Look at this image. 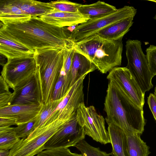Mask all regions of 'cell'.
<instances>
[{
    "label": "cell",
    "instance_id": "obj_1",
    "mask_svg": "<svg viewBox=\"0 0 156 156\" xmlns=\"http://www.w3.org/2000/svg\"><path fill=\"white\" fill-rule=\"evenodd\" d=\"M0 28L13 39L35 51L36 49L63 48L71 40L64 27L48 23L38 17L23 22L3 24Z\"/></svg>",
    "mask_w": 156,
    "mask_h": 156
},
{
    "label": "cell",
    "instance_id": "obj_2",
    "mask_svg": "<svg viewBox=\"0 0 156 156\" xmlns=\"http://www.w3.org/2000/svg\"><path fill=\"white\" fill-rule=\"evenodd\" d=\"M104 103L108 125L114 124L126 134L141 135L146 124L143 108L138 106L118 84L109 81Z\"/></svg>",
    "mask_w": 156,
    "mask_h": 156
},
{
    "label": "cell",
    "instance_id": "obj_3",
    "mask_svg": "<svg viewBox=\"0 0 156 156\" xmlns=\"http://www.w3.org/2000/svg\"><path fill=\"white\" fill-rule=\"evenodd\" d=\"M122 40H109L96 34L74 43L75 50L86 56L103 74L121 65Z\"/></svg>",
    "mask_w": 156,
    "mask_h": 156
},
{
    "label": "cell",
    "instance_id": "obj_4",
    "mask_svg": "<svg viewBox=\"0 0 156 156\" xmlns=\"http://www.w3.org/2000/svg\"><path fill=\"white\" fill-rule=\"evenodd\" d=\"M63 48H50L35 51L36 73L44 104L51 100L55 86L62 68Z\"/></svg>",
    "mask_w": 156,
    "mask_h": 156
},
{
    "label": "cell",
    "instance_id": "obj_5",
    "mask_svg": "<svg viewBox=\"0 0 156 156\" xmlns=\"http://www.w3.org/2000/svg\"><path fill=\"white\" fill-rule=\"evenodd\" d=\"M59 111H53L41 126L28 137L22 138L10 151L8 156H34L43 151L44 145L64 125L70 120L62 118Z\"/></svg>",
    "mask_w": 156,
    "mask_h": 156
},
{
    "label": "cell",
    "instance_id": "obj_6",
    "mask_svg": "<svg viewBox=\"0 0 156 156\" xmlns=\"http://www.w3.org/2000/svg\"><path fill=\"white\" fill-rule=\"evenodd\" d=\"M126 67L139 85L143 93L149 91L153 85V77L150 70L146 57L141 48V43L137 40L129 39L126 42Z\"/></svg>",
    "mask_w": 156,
    "mask_h": 156
},
{
    "label": "cell",
    "instance_id": "obj_7",
    "mask_svg": "<svg viewBox=\"0 0 156 156\" xmlns=\"http://www.w3.org/2000/svg\"><path fill=\"white\" fill-rule=\"evenodd\" d=\"M136 12L134 7L126 5L109 14L89 19L76 27L71 33L69 38L74 43L79 42L113 23L127 18L134 17Z\"/></svg>",
    "mask_w": 156,
    "mask_h": 156
},
{
    "label": "cell",
    "instance_id": "obj_8",
    "mask_svg": "<svg viewBox=\"0 0 156 156\" xmlns=\"http://www.w3.org/2000/svg\"><path fill=\"white\" fill-rule=\"evenodd\" d=\"M76 118L86 135L101 144L110 143L108 133L105 127V119L97 112L94 106L87 107L84 102L81 103L77 111Z\"/></svg>",
    "mask_w": 156,
    "mask_h": 156
},
{
    "label": "cell",
    "instance_id": "obj_9",
    "mask_svg": "<svg viewBox=\"0 0 156 156\" xmlns=\"http://www.w3.org/2000/svg\"><path fill=\"white\" fill-rule=\"evenodd\" d=\"M36 63L34 54L25 57L7 59L3 66L1 76L13 90L36 73Z\"/></svg>",
    "mask_w": 156,
    "mask_h": 156
},
{
    "label": "cell",
    "instance_id": "obj_10",
    "mask_svg": "<svg viewBox=\"0 0 156 156\" xmlns=\"http://www.w3.org/2000/svg\"><path fill=\"white\" fill-rule=\"evenodd\" d=\"M85 135L84 129L78 123L76 115L50 138L45 144L44 149L75 147L84 140Z\"/></svg>",
    "mask_w": 156,
    "mask_h": 156
},
{
    "label": "cell",
    "instance_id": "obj_11",
    "mask_svg": "<svg viewBox=\"0 0 156 156\" xmlns=\"http://www.w3.org/2000/svg\"><path fill=\"white\" fill-rule=\"evenodd\" d=\"M109 80L119 85L134 102L143 108L144 94L126 67H116L109 72L107 77Z\"/></svg>",
    "mask_w": 156,
    "mask_h": 156
},
{
    "label": "cell",
    "instance_id": "obj_12",
    "mask_svg": "<svg viewBox=\"0 0 156 156\" xmlns=\"http://www.w3.org/2000/svg\"><path fill=\"white\" fill-rule=\"evenodd\" d=\"M42 103L40 86L36 71L35 74L13 90L10 105Z\"/></svg>",
    "mask_w": 156,
    "mask_h": 156
},
{
    "label": "cell",
    "instance_id": "obj_13",
    "mask_svg": "<svg viewBox=\"0 0 156 156\" xmlns=\"http://www.w3.org/2000/svg\"><path fill=\"white\" fill-rule=\"evenodd\" d=\"M41 104L11 105L0 108V116H8L16 119L17 125L35 119L41 110Z\"/></svg>",
    "mask_w": 156,
    "mask_h": 156
},
{
    "label": "cell",
    "instance_id": "obj_14",
    "mask_svg": "<svg viewBox=\"0 0 156 156\" xmlns=\"http://www.w3.org/2000/svg\"><path fill=\"white\" fill-rule=\"evenodd\" d=\"M43 21L59 27H72L84 23L89 18L79 12H65L54 10L38 17Z\"/></svg>",
    "mask_w": 156,
    "mask_h": 156
},
{
    "label": "cell",
    "instance_id": "obj_15",
    "mask_svg": "<svg viewBox=\"0 0 156 156\" xmlns=\"http://www.w3.org/2000/svg\"><path fill=\"white\" fill-rule=\"evenodd\" d=\"M34 51L16 41L0 29V53L7 59L33 56Z\"/></svg>",
    "mask_w": 156,
    "mask_h": 156
},
{
    "label": "cell",
    "instance_id": "obj_16",
    "mask_svg": "<svg viewBox=\"0 0 156 156\" xmlns=\"http://www.w3.org/2000/svg\"><path fill=\"white\" fill-rule=\"evenodd\" d=\"M96 69V66L86 56L75 49L70 70L71 87L83 76L87 75Z\"/></svg>",
    "mask_w": 156,
    "mask_h": 156
},
{
    "label": "cell",
    "instance_id": "obj_17",
    "mask_svg": "<svg viewBox=\"0 0 156 156\" xmlns=\"http://www.w3.org/2000/svg\"><path fill=\"white\" fill-rule=\"evenodd\" d=\"M133 18H127L113 23L99 30L95 34L109 40H122L132 25Z\"/></svg>",
    "mask_w": 156,
    "mask_h": 156
},
{
    "label": "cell",
    "instance_id": "obj_18",
    "mask_svg": "<svg viewBox=\"0 0 156 156\" xmlns=\"http://www.w3.org/2000/svg\"><path fill=\"white\" fill-rule=\"evenodd\" d=\"M31 17L24 13L10 0H1L0 20L3 24L20 23L27 20Z\"/></svg>",
    "mask_w": 156,
    "mask_h": 156
},
{
    "label": "cell",
    "instance_id": "obj_19",
    "mask_svg": "<svg viewBox=\"0 0 156 156\" xmlns=\"http://www.w3.org/2000/svg\"><path fill=\"white\" fill-rule=\"evenodd\" d=\"M108 131L112 147L113 156H128L126 135L120 128L114 124L108 125Z\"/></svg>",
    "mask_w": 156,
    "mask_h": 156
},
{
    "label": "cell",
    "instance_id": "obj_20",
    "mask_svg": "<svg viewBox=\"0 0 156 156\" xmlns=\"http://www.w3.org/2000/svg\"><path fill=\"white\" fill-rule=\"evenodd\" d=\"M25 14L31 17H38L49 13L54 9L49 2L34 0H10Z\"/></svg>",
    "mask_w": 156,
    "mask_h": 156
},
{
    "label": "cell",
    "instance_id": "obj_21",
    "mask_svg": "<svg viewBox=\"0 0 156 156\" xmlns=\"http://www.w3.org/2000/svg\"><path fill=\"white\" fill-rule=\"evenodd\" d=\"M78 9L81 14L89 19H93L109 14L116 11L117 9L112 5L98 1L90 4H80Z\"/></svg>",
    "mask_w": 156,
    "mask_h": 156
},
{
    "label": "cell",
    "instance_id": "obj_22",
    "mask_svg": "<svg viewBox=\"0 0 156 156\" xmlns=\"http://www.w3.org/2000/svg\"><path fill=\"white\" fill-rule=\"evenodd\" d=\"M128 156H148L150 153L149 147L138 133L126 134Z\"/></svg>",
    "mask_w": 156,
    "mask_h": 156
},
{
    "label": "cell",
    "instance_id": "obj_23",
    "mask_svg": "<svg viewBox=\"0 0 156 156\" xmlns=\"http://www.w3.org/2000/svg\"><path fill=\"white\" fill-rule=\"evenodd\" d=\"M71 75L67 74L62 68L55 86L51 99L56 100L64 97L71 87Z\"/></svg>",
    "mask_w": 156,
    "mask_h": 156
},
{
    "label": "cell",
    "instance_id": "obj_24",
    "mask_svg": "<svg viewBox=\"0 0 156 156\" xmlns=\"http://www.w3.org/2000/svg\"><path fill=\"white\" fill-rule=\"evenodd\" d=\"M15 127L0 128V149H11L20 140Z\"/></svg>",
    "mask_w": 156,
    "mask_h": 156
},
{
    "label": "cell",
    "instance_id": "obj_25",
    "mask_svg": "<svg viewBox=\"0 0 156 156\" xmlns=\"http://www.w3.org/2000/svg\"><path fill=\"white\" fill-rule=\"evenodd\" d=\"M63 98L56 100L51 99L45 104L43 103L40 111L36 119L35 129L41 126L49 118Z\"/></svg>",
    "mask_w": 156,
    "mask_h": 156
},
{
    "label": "cell",
    "instance_id": "obj_26",
    "mask_svg": "<svg viewBox=\"0 0 156 156\" xmlns=\"http://www.w3.org/2000/svg\"><path fill=\"white\" fill-rule=\"evenodd\" d=\"M82 156H110L111 154L102 151L98 147L92 146L84 140L78 143L75 146Z\"/></svg>",
    "mask_w": 156,
    "mask_h": 156
},
{
    "label": "cell",
    "instance_id": "obj_27",
    "mask_svg": "<svg viewBox=\"0 0 156 156\" xmlns=\"http://www.w3.org/2000/svg\"><path fill=\"white\" fill-rule=\"evenodd\" d=\"M55 10L65 12L75 13L78 12V8L80 4L68 0H60L49 2Z\"/></svg>",
    "mask_w": 156,
    "mask_h": 156
},
{
    "label": "cell",
    "instance_id": "obj_28",
    "mask_svg": "<svg viewBox=\"0 0 156 156\" xmlns=\"http://www.w3.org/2000/svg\"><path fill=\"white\" fill-rule=\"evenodd\" d=\"M37 156H82L81 154L71 152L68 148L47 149L43 151Z\"/></svg>",
    "mask_w": 156,
    "mask_h": 156
},
{
    "label": "cell",
    "instance_id": "obj_29",
    "mask_svg": "<svg viewBox=\"0 0 156 156\" xmlns=\"http://www.w3.org/2000/svg\"><path fill=\"white\" fill-rule=\"evenodd\" d=\"M36 119L28 122L18 125L15 127V131L20 138L28 137L35 130Z\"/></svg>",
    "mask_w": 156,
    "mask_h": 156
},
{
    "label": "cell",
    "instance_id": "obj_30",
    "mask_svg": "<svg viewBox=\"0 0 156 156\" xmlns=\"http://www.w3.org/2000/svg\"><path fill=\"white\" fill-rule=\"evenodd\" d=\"M146 51L150 70L154 77L156 75V46L150 45Z\"/></svg>",
    "mask_w": 156,
    "mask_h": 156
},
{
    "label": "cell",
    "instance_id": "obj_31",
    "mask_svg": "<svg viewBox=\"0 0 156 156\" xmlns=\"http://www.w3.org/2000/svg\"><path fill=\"white\" fill-rule=\"evenodd\" d=\"M12 98L9 90L0 93V108L10 105Z\"/></svg>",
    "mask_w": 156,
    "mask_h": 156
},
{
    "label": "cell",
    "instance_id": "obj_32",
    "mask_svg": "<svg viewBox=\"0 0 156 156\" xmlns=\"http://www.w3.org/2000/svg\"><path fill=\"white\" fill-rule=\"evenodd\" d=\"M17 125L16 119L11 117L0 116V128L8 127Z\"/></svg>",
    "mask_w": 156,
    "mask_h": 156
},
{
    "label": "cell",
    "instance_id": "obj_33",
    "mask_svg": "<svg viewBox=\"0 0 156 156\" xmlns=\"http://www.w3.org/2000/svg\"><path fill=\"white\" fill-rule=\"evenodd\" d=\"M147 102L154 118L156 121V95L150 93L147 97Z\"/></svg>",
    "mask_w": 156,
    "mask_h": 156
},
{
    "label": "cell",
    "instance_id": "obj_34",
    "mask_svg": "<svg viewBox=\"0 0 156 156\" xmlns=\"http://www.w3.org/2000/svg\"><path fill=\"white\" fill-rule=\"evenodd\" d=\"M10 151L3 149H0V156H8Z\"/></svg>",
    "mask_w": 156,
    "mask_h": 156
},
{
    "label": "cell",
    "instance_id": "obj_35",
    "mask_svg": "<svg viewBox=\"0 0 156 156\" xmlns=\"http://www.w3.org/2000/svg\"><path fill=\"white\" fill-rule=\"evenodd\" d=\"M154 19H155V20H156V13L155 15L154 16Z\"/></svg>",
    "mask_w": 156,
    "mask_h": 156
}]
</instances>
